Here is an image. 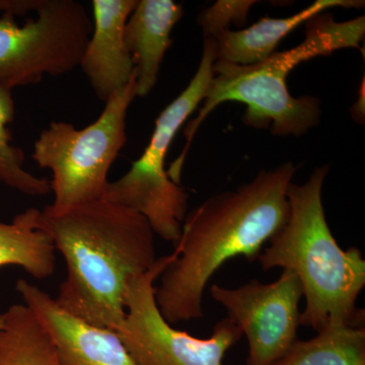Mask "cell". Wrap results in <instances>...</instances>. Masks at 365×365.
Here are the masks:
<instances>
[{
	"instance_id": "ba28073f",
	"label": "cell",
	"mask_w": 365,
	"mask_h": 365,
	"mask_svg": "<svg viewBox=\"0 0 365 365\" xmlns=\"http://www.w3.org/2000/svg\"><path fill=\"white\" fill-rule=\"evenodd\" d=\"M158 258L145 273L129 281L125 294L126 314L115 333L137 365H222L225 354L242 337L232 319H220L207 339L177 330L160 314L155 302V280L176 259Z\"/></svg>"
},
{
	"instance_id": "52a82bcc",
	"label": "cell",
	"mask_w": 365,
	"mask_h": 365,
	"mask_svg": "<svg viewBox=\"0 0 365 365\" xmlns=\"http://www.w3.org/2000/svg\"><path fill=\"white\" fill-rule=\"evenodd\" d=\"M36 16L19 25L0 16V88L37 85L79 67L93 32V19L76 0H41Z\"/></svg>"
},
{
	"instance_id": "e0dca14e",
	"label": "cell",
	"mask_w": 365,
	"mask_h": 365,
	"mask_svg": "<svg viewBox=\"0 0 365 365\" xmlns=\"http://www.w3.org/2000/svg\"><path fill=\"white\" fill-rule=\"evenodd\" d=\"M14 118L13 91L0 88V182L26 195H46L51 192L50 182L26 172L23 150L11 143L9 125Z\"/></svg>"
},
{
	"instance_id": "9a60e30c",
	"label": "cell",
	"mask_w": 365,
	"mask_h": 365,
	"mask_svg": "<svg viewBox=\"0 0 365 365\" xmlns=\"http://www.w3.org/2000/svg\"><path fill=\"white\" fill-rule=\"evenodd\" d=\"M0 330V365H60L51 335L26 304L7 309Z\"/></svg>"
},
{
	"instance_id": "ac0fdd59",
	"label": "cell",
	"mask_w": 365,
	"mask_h": 365,
	"mask_svg": "<svg viewBox=\"0 0 365 365\" xmlns=\"http://www.w3.org/2000/svg\"><path fill=\"white\" fill-rule=\"evenodd\" d=\"M255 1H225L220 0L212 6L203 11L198 18L206 38H215L223 31L230 30L228 26L234 23L237 26L246 23L250 9Z\"/></svg>"
},
{
	"instance_id": "9c48e42d",
	"label": "cell",
	"mask_w": 365,
	"mask_h": 365,
	"mask_svg": "<svg viewBox=\"0 0 365 365\" xmlns=\"http://www.w3.org/2000/svg\"><path fill=\"white\" fill-rule=\"evenodd\" d=\"M210 294L246 336L247 365H273L297 340L304 294L292 271L284 269L271 283L253 279L237 288L213 284Z\"/></svg>"
},
{
	"instance_id": "7c38bea8",
	"label": "cell",
	"mask_w": 365,
	"mask_h": 365,
	"mask_svg": "<svg viewBox=\"0 0 365 365\" xmlns=\"http://www.w3.org/2000/svg\"><path fill=\"white\" fill-rule=\"evenodd\" d=\"M184 14L173 0H140L127 20L124 39L135 71L137 97L150 95L172 45L170 33Z\"/></svg>"
},
{
	"instance_id": "d6986e66",
	"label": "cell",
	"mask_w": 365,
	"mask_h": 365,
	"mask_svg": "<svg viewBox=\"0 0 365 365\" xmlns=\"http://www.w3.org/2000/svg\"><path fill=\"white\" fill-rule=\"evenodd\" d=\"M40 1L41 0H0V13L24 16L35 11Z\"/></svg>"
},
{
	"instance_id": "5bb4252c",
	"label": "cell",
	"mask_w": 365,
	"mask_h": 365,
	"mask_svg": "<svg viewBox=\"0 0 365 365\" xmlns=\"http://www.w3.org/2000/svg\"><path fill=\"white\" fill-rule=\"evenodd\" d=\"M39 209L29 208L13 222H0V267L20 266L36 279L54 274L56 249L49 235L39 227Z\"/></svg>"
},
{
	"instance_id": "8992f818",
	"label": "cell",
	"mask_w": 365,
	"mask_h": 365,
	"mask_svg": "<svg viewBox=\"0 0 365 365\" xmlns=\"http://www.w3.org/2000/svg\"><path fill=\"white\" fill-rule=\"evenodd\" d=\"M216 61L215 41L205 38L202 58L187 88L162 113L143 155L130 170L110 182L104 200L131 209L145 217L155 235L176 244L188 209V194L170 179L165 158L178 131L203 102Z\"/></svg>"
},
{
	"instance_id": "7a4b0ae2",
	"label": "cell",
	"mask_w": 365,
	"mask_h": 365,
	"mask_svg": "<svg viewBox=\"0 0 365 365\" xmlns=\"http://www.w3.org/2000/svg\"><path fill=\"white\" fill-rule=\"evenodd\" d=\"M38 223L66 262L57 304L90 325L115 332L126 314L129 281L158 260L150 223L104 199L66 210L46 206Z\"/></svg>"
},
{
	"instance_id": "8fae6325",
	"label": "cell",
	"mask_w": 365,
	"mask_h": 365,
	"mask_svg": "<svg viewBox=\"0 0 365 365\" xmlns=\"http://www.w3.org/2000/svg\"><path fill=\"white\" fill-rule=\"evenodd\" d=\"M138 0H93V32L79 67L96 96L107 102L134 76L124 39L127 20Z\"/></svg>"
},
{
	"instance_id": "30bf717a",
	"label": "cell",
	"mask_w": 365,
	"mask_h": 365,
	"mask_svg": "<svg viewBox=\"0 0 365 365\" xmlns=\"http://www.w3.org/2000/svg\"><path fill=\"white\" fill-rule=\"evenodd\" d=\"M16 290L51 335L60 365H137L114 331L67 313L54 297L25 279L18 280Z\"/></svg>"
},
{
	"instance_id": "4fadbf2b",
	"label": "cell",
	"mask_w": 365,
	"mask_h": 365,
	"mask_svg": "<svg viewBox=\"0 0 365 365\" xmlns=\"http://www.w3.org/2000/svg\"><path fill=\"white\" fill-rule=\"evenodd\" d=\"M357 0H317L287 18H264L244 30H227L212 38L216 60L237 66H253L269 58L281 41L294 29L334 7H361Z\"/></svg>"
},
{
	"instance_id": "2e32d148",
	"label": "cell",
	"mask_w": 365,
	"mask_h": 365,
	"mask_svg": "<svg viewBox=\"0 0 365 365\" xmlns=\"http://www.w3.org/2000/svg\"><path fill=\"white\" fill-rule=\"evenodd\" d=\"M273 365H365L364 327H330L297 340Z\"/></svg>"
},
{
	"instance_id": "6da1fadb",
	"label": "cell",
	"mask_w": 365,
	"mask_h": 365,
	"mask_svg": "<svg viewBox=\"0 0 365 365\" xmlns=\"http://www.w3.org/2000/svg\"><path fill=\"white\" fill-rule=\"evenodd\" d=\"M297 168L285 163L251 182L206 199L186 215L177 257L160 275L155 302L170 325L201 319L209 280L230 259L257 260L287 222V189Z\"/></svg>"
},
{
	"instance_id": "ffe728a7",
	"label": "cell",
	"mask_w": 365,
	"mask_h": 365,
	"mask_svg": "<svg viewBox=\"0 0 365 365\" xmlns=\"http://www.w3.org/2000/svg\"><path fill=\"white\" fill-rule=\"evenodd\" d=\"M4 314H0V330L4 328Z\"/></svg>"
},
{
	"instance_id": "277c9868",
	"label": "cell",
	"mask_w": 365,
	"mask_h": 365,
	"mask_svg": "<svg viewBox=\"0 0 365 365\" xmlns=\"http://www.w3.org/2000/svg\"><path fill=\"white\" fill-rule=\"evenodd\" d=\"M364 34V16L336 21L331 14H319L307 21L306 39L292 49L273 53L253 66L216 60L202 108L185 128L187 143L184 150L168 170L170 179L181 185L182 165L196 132L222 103L246 105L245 123L255 128L271 126L274 135L300 136L317 126L321 118V102L311 96L292 97L287 88L288 74L307 60L346 48L360 49Z\"/></svg>"
},
{
	"instance_id": "5b68a950",
	"label": "cell",
	"mask_w": 365,
	"mask_h": 365,
	"mask_svg": "<svg viewBox=\"0 0 365 365\" xmlns=\"http://www.w3.org/2000/svg\"><path fill=\"white\" fill-rule=\"evenodd\" d=\"M137 97L135 71L128 85L117 91L102 114L83 129L52 122L34 143L32 158L51 170L54 210H66L102 200L108 175L127 143V113Z\"/></svg>"
},
{
	"instance_id": "3957f363",
	"label": "cell",
	"mask_w": 365,
	"mask_h": 365,
	"mask_svg": "<svg viewBox=\"0 0 365 365\" xmlns=\"http://www.w3.org/2000/svg\"><path fill=\"white\" fill-rule=\"evenodd\" d=\"M329 167L317 168L304 184L287 189V222L257 260L261 268L292 271L306 299L300 325L319 332L330 327L364 328L356 307L365 287V261L357 248L343 250L327 222L322 191Z\"/></svg>"
}]
</instances>
